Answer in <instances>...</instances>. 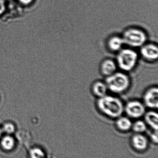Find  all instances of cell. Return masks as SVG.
I'll return each instance as SVG.
<instances>
[{
    "label": "cell",
    "mask_w": 158,
    "mask_h": 158,
    "mask_svg": "<svg viewBox=\"0 0 158 158\" xmlns=\"http://www.w3.org/2000/svg\"><path fill=\"white\" fill-rule=\"evenodd\" d=\"M96 106L104 115L112 118H117L124 112V104L122 100L114 96L107 94L98 98Z\"/></svg>",
    "instance_id": "cell-1"
},
{
    "label": "cell",
    "mask_w": 158,
    "mask_h": 158,
    "mask_svg": "<svg viewBox=\"0 0 158 158\" xmlns=\"http://www.w3.org/2000/svg\"><path fill=\"white\" fill-rule=\"evenodd\" d=\"M106 84L108 90L116 94H122L126 92L130 86V79L123 72H116L113 75L107 77Z\"/></svg>",
    "instance_id": "cell-2"
},
{
    "label": "cell",
    "mask_w": 158,
    "mask_h": 158,
    "mask_svg": "<svg viewBox=\"0 0 158 158\" xmlns=\"http://www.w3.org/2000/svg\"><path fill=\"white\" fill-rule=\"evenodd\" d=\"M138 57V53L133 49L122 48L117 52L116 63L122 71L130 72L136 67Z\"/></svg>",
    "instance_id": "cell-3"
},
{
    "label": "cell",
    "mask_w": 158,
    "mask_h": 158,
    "mask_svg": "<svg viewBox=\"0 0 158 158\" xmlns=\"http://www.w3.org/2000/svg\"><path fill=\"white\" fill-rule=\"evenodd\" d=\"M124 44L132 48H140L146 43V33L140 29L131 28L126 30L122 36Z\"/></svg>",
    "instance_id": "cell-4"
},
{
    "label": "cell",
    "mask_w": 158,
    "mask_h": 158,
    "mask_svg": "<svg viewBox=\"0 0 158 158\" xmlns=\"http://www.w3.org/2000/svg\"><path fill=\"white\" fill-rule=\"evenodd\" d=\"M146 107L143 103L138 100H131L124 105V112L129 117L138 119L144 115Z\"/></svg>",
    "instance_id": "cell-5"
},
{
    "label": "cell",
    "mask_w": 158,
    "mask_h": 158,
    "mask_svg": "<svg viewBox=\"0 0 158 158\" xmlns=\"http://www.w3.org/2000/svg\"><path fill=\"white\" fill-rule=\"evenodd\" d=\"M140 55L144 60L149 62L157 61L158 58V47L154 43H146L140 47Z\"/></svg>",
    "instance_id": "cell-6"
},
{
    "label": "cell",
    "mask_w": 158,
    "mask_h": 158,
    "mask_svg": "<svg viewBox=\"0 0 158 158\" xmlns=\"http://www.w3.org/2000/svg\"><path fill=\"white\" fill-rule=\"evenodd\" d=\"M143 104L146 107L157 109L158 107V88L152 86L146 90L143 97Z\"/></svg>",
    "instance_id": "cell-7"
},
{
    "label": "cell",
    "mask_w": 158,
    "mask_h": 158,
    "mask_svg": "<svg viewBox=\"0 0 158 158\" xmlns=\"http://www.w3.org/2000/svg\"><path fill=\"white\" fill-rule=\"evenodd\" d=\"M117 68V63L112 59L108 58L102 62L100 70L102 75L107 77L116 73Z\"/></svg>",
    "instance_id": "cell-8"
},
{
    "label": "cell",
    "mask_w": 158,
    "mask_h": 158,
    "mask_svg": "<svg viewBox=\"0 0 158 158\" xmlns=\"http://www.w3.org/2000/svg\"><path fill=\"white\" fill-rule=\"evenodd\" d=\"M124 41L122 37L113 36L110 37L107 42V46L109 51L113 52H118L122 49Z\"/></svg>",
    "instance_id": "cell-9"
},
{
    "label": "cell",
    "mask_w": 158,
    "mask_h": 158,
    "mask_svg": "<svg viewBox=\"0 0 158 158\" xmlns=\"http://www.w3.org/2000/svg\"><path fill=\"white\" fill-rule=\"evenodd\" d=\"M132 143L134 147L138 150H145L148 146V141L145 136L141 134L137 133L132 138Z\"/></svg>",
    "instance_id": "cell-10"
},
{
    "label": "cell",
    "mask_w": 158,
    "mask_h": 158,
    "mask_svg": "<svg viewBox=\"0 0 158 158\" xmlns=\"http://www.w3.org/2000/svg\"><path fill=\"white\" fill-rule=\"evenodd\" d=\"M108 89L105 82L102 81L95 82L92 86V91L95 96L98 98L103 97L107 94Z\"/></svg>",
    "instance_id": "cell-11"
},
{
    "label": "cell",
    "mask_w": 158,
    "mask_h": 158,
    "mask_svg": "<svg viewBox=\"0 0 158 158\" xmlns=\"http://www.w3.org/2000/svg\"><path fill=\"white\" fill-rule=\"evenodd\" d=\"M146 123L155 131L158 130V114L155 110H149L146 112L144 115Z\"/></svg>",
    "instance_id": "cell-12"
},
{
    "label": "cell",
    "mask_w": 158,
    "mask_h": 158,
    "mask_svg": "<svg viewBox=\"0 0 158 158\" xmlns=\"http://www.w3.org/2000/svg\"><path fill=\"white\" fill-rule=\"evenodd\" d=\"M132 122L129 118L120 116L117 118L116 125L122 131H128L132 127Z\"/></svg>",
    "instance_id": "cell-13"
},
{
    "label": "cell",
    "mask_w": 158,
    "mask_h": 158,
    "mask_svg": "<svg viewBox=\"0 0 158 158\" xmlns=\"http://www.w3.org/2000/svg\"><path fill=\"white\" fill-rule=\"evenodd\" d=\"M2 147L4 149L6 150H11L14 147L15 145V141L13 137L11 136H5L3 138L1 142Z\"/></svg>",
    "instance_id": "cell-14"
},
{
    "label": "cell",
    "mask_w": 158,
    "mask_h": 158,
    "mask_svg": "<svg viewBox=\"0 0 158 158\" xmlns=\"http://www.w3.org/2000/svg\"><path fill=\"white\" fill-rule=\"evenodd\" d=\"M133 130L137 133H142L147 130V124L142 120H137L132 124Z\"/></svg>",
    "instance_id": "cell-15"
},
{
    "label": "cell",
    "mask_w": 158,
    "mask_h": 158,
    "mask_svg": "<svg viewBox=\"0 0 158 158\" xmlns=\"http://www.w3.org/2000/svg\"><path fill=\"white\" fill-rule=\"evenodd\" d=\"M31 158H44L45 154L43 151L39 148H34L30 152Z\"/></svg>",
    "instance_id": "cell-16"
},
{
    "label": "cell",
    "mask_w": 158,
    "mask_h": 158,
    "mask_svg": "<svg viewBox=\"0 0 158 158\" xmlns=\"http://www.w3.org/2000/svg\"><path fill=\"white\" fill-rule=\"evenodd\" d=\"M15 126L11 123H6L4 125L3 130L7 134L13 133L15 131Z\"/></svg>",
    "instance_id": "cell-17"
},
{
    "label": "cell",
    "mask_w": 158,
    "mask_h": 158,
    "mask_svg": "<svg viewBox=\"0 0 158 158\" xmlns=\"http://www.w3.org/2000/svg\"><path fill=\"white\" fill-rule=\"evenodd\" d=\"M6 9V5L4 0H0V15H2L5 12Z\"/></svg>",
    "instance_id": "cell-18"
},
{
    "label": "cell",
    "mask_w": 158,
    "mask_h": 158,
    "mask_svg": "<svg viewBox=\"0 0 158 158\" xmlns=\"http://www.w3.org/2000/svg\"><path fill=\"white\" fill-rule=\"evenodd\" d=\"M18 1L23 5L28 6L32 3L34 0H18Z\"/></svg>",
    "instance_id": "cell-19"
},
{
    "label": "cell",
    "mask_w": 158,
    "mask_h": 158,
    "mask_svg": "<svg viewBox=\"0 0 158 158\" xmlns=\"http://www.w3.org/2000/svg\"><path fill=\"white\" fill-rule=\"evenodd\" d=\"M152 139L155 143H158V132L157 131H156V133L153 134L152 135Z\"/></svg>",
    "instance_id": "cell-20"
},
{
    "label": "cell",
    "mask_w": 158,
    "mask_h": 158,
    "mask_svg": "<svg viewBox=\"0 0 158 158\" xmlns=\"http://www.w3.org/2000/svg\"><path fill=\"white\" fill-rule=\"evenodd\" d=\"M2 130L0 129V136H1V135H2Z\"/></svg>",
    "instance_id": "cell-21"
},
{
    "label": "cell",
    "mask_w": 158,
    "mask_h": 158,
    "mask_svg": "<svg viewBox=\"0 0 158 158\" xmlns=\"http://www.w3.org/2000/svg\"><path fill=\"white\" fill-rule=\"evenodd\" d=\"M5 1H11V0H4Z\"/></svg>",
    "instance_id": "cell-22"
}]
</instances>
